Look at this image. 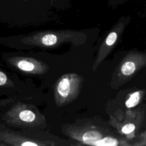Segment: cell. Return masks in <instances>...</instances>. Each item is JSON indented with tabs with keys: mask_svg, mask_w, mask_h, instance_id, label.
I'll return each instance as SVG.
<instances>
[{
	"mask_svg": "<svg viewBox=\"0 0 146 146\" xmlns=\"http://www.w3.org/2000/svg\"><path fill=\"white\" fill-rule=\"evenodd\" d=\"M63 133L79 143L78 145L95 146L132 145L124 137L112 132L100 124L94 123L91 120H83L62 127Z\"/></svg>",
	"mask_w": 146,
	"mask_h": 146,
	"instance_id": "obj_1",
	"label": "cell"
},
{
	"mask_svg": "<svg viewBox=\"0 0 146 146\" xmlns=\"http://www.w3.org/2000/svg\"><path fill=\"white\" fill-rule=\"evenodd\" d=\"M7 125L30 131H40L47 126L46 118L34 105L18 102L2 116Z\"/></svg>",
	"mask_w": 146,
	"mask_h": 146,
	"instance_id": "obj_2",
	"label": "cell"
},
{
	"mask_svg": "<svg viewBox=\"0 0 146 146\" xmlns=\"http://www.w3.org/2000/svg\"><path fill=\"white\" fill-rule=\"evenodd\" d=\"M87 35L74 30L44 31L34 33L23 38L21 42L28 46L42 47H55L65 43H72L78 46L83 44Z\"/></svg>",
	"mask_w": 146,
	"mask_h": 146,
	"instance_id": "obj_3",
	"label": "cell"
},
{
	"mask_svg": "<svg viewBox=\"0 0 146 146\" xmlns=\"http://www.w3.org/2000/svg\"><path fill=\"white\" fill-rule=\"evenodd\" d=\"M0 143L5 146H54L64 145L55 140L54 137H47L39 131L23 129L13 131L3 124H0Z\"/></svg>",
	"mask_w": 146,
	"mask_h": 146,
	"instance_id": "obj_4",
	"label": "cell"
},
{
	"mask_svg": "<svg viewBox=\"0 0 146 146\" xmlns=\"http://www.w3.org/2000/svg\"><path fill=\"white\" fill-rule=\"evenodd\" d=\"M146 67V52L131 51L125 55L115 68L110 86L117 89L130 80L141 69Z\"/></svg>",
	"mask_w": 146,
	"mask_h": 146,
	"instance_id": "obj_5",
	"label": "cell"
},
{
	"mask_svg": "<svg viewBox=\"0 0 146 146\" xmlns=\"http://www.w3.org/2000/svg\"><path fill=\"white\" fill-rule=\"evenodd\" d=\"M83 80L81 75L76 73H68L60 77L54 87L56 105L63 107L75 100L80 92Z\"/></svg>",
	"mask_w": 146,
	"mask_h": 146,
	"instance_id": "obj_6",
	"label": "cell"
},
{
	"mask_svg": "<svg viewBox=\"0 0 146 146\" xmlns=\"http://www.w3.org/2000/svg\"><path fill=\"white\" fill-rule=\"evenodd\" d=\"M144 111L142 108L128 110L121 115H110L109 123L117 132L128 140L135 137L144 120Z\"/></svg>",
	"mask_w": 146,
	"mask_h": 146,
	"instance_id": "obj_7",
	"label": "cell"
},
{
	"mask_svg": "<svg viewBox=\"0 0 146 146\" xmlns=\"http://www.w3.org/2000/svg\"><path fill=\"white\" fill-rule=\"evenodd\" d=\"M131 22V16L124 15L119 18L117 21L108 31L100 44L95 62L92 67V72H95L101 63L107 57L122 35L128 25Z\"/></svg>",
	"mask_w": 146,
	"mask_h": 146,
	"instance_id": "obj_8",
	"label": "cell"
},
{
	"mask_svg": "<svg viewBox=\"0 0 146 146\" xmlns=\"http://www.w3.org/2000/svg\"><path fill=\"white\" fill-rule=\"evenodd\" d=\"M8 61L11 66L26 74H42L48 69L44 63L29 57L13 56L9 58Z\"/></svg>",
	"mask_w": 146,
	"mask_h": 146,
	"instance_id": "obj_9",
	"label": "cell"
},
{
	"mask_svg": "<svg viewBox=\"0 0 146 146\" xmlns=\"http://www.w3.org/2000/svg\"><path fill=\"white\" fill-rule=\"evenodd\" d=\"M145 94V91L142 90L133 91L127 95L125 99V107L131 109L137 106L142 100Z\"/></svg>",
	"mask_w": 146,
	"mask_h": 146,
	"instance_id": "obj_10",
	"label": "cell"
},
{
	"mask_svg": "<svg viewBox=\"0 0 146 146\" xmlns=\"http://www.w3.org/2000/svg\"><path fill=\"white\" fill-rule=\"evenodd\" d=\"M129 1L131 0H107V3L110 7L115 8L128 2Z\"/></svg>",
	"mask_w": 146,
	"mask_h": 146,
	"instance_id": "obj_11",
	"label": "cell"
},
{
	"mask_svg": "<svg viewBox=\"0 0 146 146\" xmlns=\"http://www.w3.org/2000/svg\"><path fill=\"white\" fill-rule=\"evenodd\" d=\"M0 146H5L3 144H1V143H0Z\"/></svg>",
	"mask_w": 146,
	"mask_h": 146,
	"instance_id": "obj_12",
	"label": "cell"
},
{
	"mask_svg": "<svg viewBox=\"0 0 146 146\" xmlns=\"http://www.w3.org/2000/svg\"><path fill=\"white\" fill-rule=\"evenodd\" d=\"M51 1H55V0H51Z\"/></svg>",
	"mask_w": 146,
	"mask_h": 146,
	"instance_id": "obj_13",
	"label": "cell"
}]
</instances>
